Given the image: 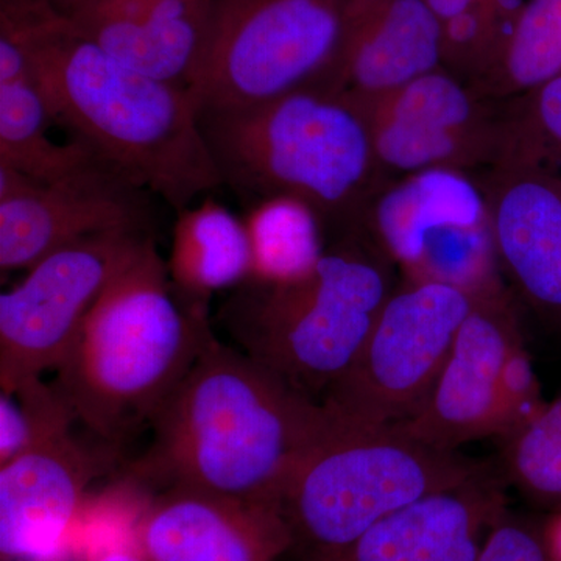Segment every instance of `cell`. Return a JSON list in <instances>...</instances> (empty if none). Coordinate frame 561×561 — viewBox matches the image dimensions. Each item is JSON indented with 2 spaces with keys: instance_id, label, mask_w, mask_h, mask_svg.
Masks as SVG:
<instances>
[{
  "instance_id": "obj_16",
  "label": "cell",
  "mask_w": 561,
  "mask_h": 561,
  "mask_svg": "<svg viewBox=\"0 0 561 561\" xmlns=\"http://www.w3.org/2000/svg\"><path fill=\"white\" fill-rule=\"evenodd\" d=\"M133 541L151 561H276L294 548L278 505L191 486L150 497Z\"/></svg>"
},
{
  "instance_id": "obj_3",
  "label": "cell",
  "mask_w": 561,
  "mask_h": 561,
  "mask_svg": "<svg viewBox=\"0 0 561 561\" xmlns=\"http://www.w3.org/2000/svg\"><path fill=\"white\" fill-rule=\"evenodd\" d=\"M214 337L208 306L181 297L149 236L103 290L51 386L99 442L122 449Z\"/></svg>"
},
{
  "instance_id": "obj_10",
  "label": "cell",
  "mask_w": 561,
  "mask_h": 561,
  "mask_svg": "<svg viewBox=\"0 0 561 561\" xmlns=\"http://www.w3.org/2000/svg\"><path fill=\"white\" fill-rule=\"evenodd\" d=\"M507 290L476 297L430 397L402 431L445 451L512 435L542 408Z\"/></svg>"
},
{
  "instance_id": "obj_6",
  "label": "cell",
  "mask_w": 561,
  "mask_h": 561,
  "mask_svg": "<svg viewBox=\"0 0 561 561\" xmlns=\"http://www.w3.org/2000/svg\"><path fill=\"white\" fill-rule=\"evenodd\" d=\"M486 474L485 463L426 445L397 424L353 427L335 421L291 476L280 512L291 549L305 561H330L387 516Z\"/></svg>"
},
{
  "instance_id": "obj_14",
  "label": "cell",
  "mask_w": 561,
  "mask_h": 561,
  "mask_svg": "<svg viewBox=\"0 0 561 561\" xmlns=\"http://www.w3.org/2000/svg\"><path fill=\"white\" fill-rule=\"evenodd\" d=\"M121 460L106 443L84 445L72 427L0 467V561H65L88 486Z\"/></svg>"
},
{
  "instance_id": "obj_20",
  "label": "cell",
  "mask_w": 561,
  "mask_h": 561,
  "mask_svg": "<svg viewBox=\"0 0 561 561\" xmlns=\"http://www.w3.org/2000/svg\"><path fill=\"white\" fill-rule=\"evenodd\" d=\"M51 125L49 106L24 50L16 39L0 33V165L41 183L111 172L80 144L54 140Z\"/></svg>"
},
{
  "instance_id": "obj_23",
  "label": "cell",
  "mask_w": 561,
  "mask_h": 561,
  "mask_svg": "<svg viewBox=\"0 0 561 561\" xmlns=\"http://www.w3.org/2000/svg\"><path fill=\"white\" fill-rule=\"evenodd\" d=\"M561 77V0H526L504 44L479 79L483 99L515 101Z\"/></svg>"
},
{
  "instance_id": "obj_31",
  "label": "cell",
  "mask_w": 561,
  "mask_h": 561,
  "mask_svg": "<svg viewBox=\"0 0 561 561\" xmlns=\"http://www.w3.org/2000/svg\"><path fill=\"white\" fill-rule=\"evenodd\" d=\"M542 535L552 561H561V513L542 527Z\"/></svg>"
},
{
  "instance_id": "obj_12",
  "label": "cell",
  "mask_w": 561,
  "mask_h": 561,
  "mask_svg": "<svg viewBox=\"0 0 561 561\" xmlns=\"http://www.w3.org/2000/svg\"><path fill=\"white\" fill-rule=\"evenodd\" d=\"M149 236L116 231L81 239L0 295V391L13 393L60 367L103 290Z\"/></svg>"
},
{
  "instance_id": "obj_18",
  "label": "cell",
  "mask_w": 561,
  "mask_h": 561,
  "mask_svg": "<svg viewBox=\"0 0 561 561\" xmlns=\"http://www.w3.org/2000/svg\"><path fill=\"white\" fill-rule=\"evenodd\" d=\"M443 68L442 21L426 0H351L323 90L362 105Z\"/></svg>"
},
{
  "instance_id": "obj_22",
  "label": "cell",
  "mask_w": 561,
  "mask_h": 561,
  "mask_svg": "<svg viewBox=\"0 0 561 561\" xmlns=\"http://www.w3.org/2000/svg\"><path fill=\"white\" fill-rule=\"evenodd\" d=\"M249 232L253 283L283 284L313 271L323 256L324 224L308 203L272 195L249 203L242 217Z\"/></svg>"
},
{
  "instance_id": "obj_19",
  "label": "cell",
  "mask_w": 561,
  "mask_h": 561,
  "mask_svg": "<svg viewBox=\"0 0 561 561\" xmlns=\"http://www.w3.org/2000/svg\"><path fill=\"white\" fill-rule=\"evenodd\" d=\"M491 478L413 502L330 561H476L486 531L505 513Z\"/></svg>"
},
{
  "instance_id": "obj_30",
  "label": "cell",
  "mask_w": 561,
  "mask_h": 561,
  "mask_svg": "<svg viewBox=\"0 0 561 561\" xmlns=\"http://www.w3.org/2000/svg\"><path fill=\"white\" fill-rule=\"evenodd\" d=\"M426 2L432 11L440 18V21H446L449 18L463 13V11L470 10L471 7H474L481 0H426Z\"/></svg>"
},
{
  "instance_id": "obj_28",
  "label": "cell",
  "mask_w": 561,
  "mask_h": 561,
  "mask_svg": "<svg viewBox=\"0 0 561 561\" xmlns=\"http://www.w3.org/2000/svg\"><path fill=\"white\" fill-rule=\"evenodd\" d=\"M31 446L27 424L13 393H0V467L27 451Z\"/></svg>"
},
{
  "instance_id": "obj_21",
  "label": "cell",
  "mask_w": 561,
  "mask_h": 561,
  "mask_svg": "<svg viewBox=\"0 0 561 561\" xmlns=\"http://www.w3.org/2000/svg\"><path fill=\"white\" fill-rule=\"evenodd\" d=\"M165 264L173 287L191 302L208 306L214 294L238 289L251 278L242 217L213 197L179 210Z\"/></svg>"
},
{
  "instance_id": "obj_11",
  "label": "cell",
  "mask_w": 561,
  "mask_h": 561,
  "mask_svg": "<svg viewBox=\"0 0 561 561\" xmlns=\"http://www.w3.org/2000/svg\"><path fill=\"white\" fill-rule=\"evenodd\" d=\"M478 94L440 68L357 106L367 121L373 149L387 179L449 168L471 172L511 157L522 127L511 102Z\"/></svg>"
},
{
  "instance_id": "obj_29",
  "label": "cell",
  "mask_w": 561,
  "mask_h": 561,
  "mask_svg": "<svg viewBox=\"0 0 561 561\" xmlns=\"http://www.w3.org/2000/svg\"><path fill=\"white\" fill-rule=\"evenodd\" d=\"M83 561H151L135 542H102L84 553Z\"/></svg>"
},
{
  "instance_id": "obj_27",
  "label": "cell",
  "mask_w": 561,
  "mask_h": 561,
  "mask_svg": "<svg viewBox=\"0 0 561 561\" xmlns=\"http://www.w3.org/2000/svg\"><path fill=\"white\" fill-rule=\"evenodd\" d=\"M476 561H552L542 529L523 519L501 516L483 538Z\"/></svg>"
},
{
  "instance_id": "obj_5",
  "label": "cell",
  "mask_w": 561,
  "mask_h": 561,
  "mask_svg": "<svg viewBox=\"0 0 561 561\" xmlns=\"http://www.w3.org/2000/svg\"><path fill=\"white\" fill-rule=\"evenodd\" d=\"M390 262L345 236L313 271L283 284L247 280L221 308L239 350L321 401L350 370L390 297Z\"/></svg>"
},
{
  "instance_id": "obj_26",
  "label": "cell",
  "mask_w": 561,
  "mask_h": 561,
  "mask_svg": "<svg viewBox=\"0 0 561 561\" xmlns=\"http://www.w3.org/2000/svg\"><path fill=\"white\" fill-rule=\"evenodd\" d=\"M511 102L527 136L561 164V77Z\"/></svg>"
},
{
  "instance_id": "obj_7",
  "label": "cell",
  "mask_w": 561,
  "mask_h": 561,
  "mask_svg": "<svg viewBox=\"0 0 561 561\" xmlns=\"http://www.w3.org/2000/svg\"><path fill=\"white\" fill-rule=\"evenodd\" d=\"M351 0H210L191 95L198 111L323 90Z\"/></svg>"
},
{
  "instance_id": "obj_13",
  "label": "cell",
  "mask_w": 561,
  "mask_h": 561,
  "mask_svg": "<svg viewBox=\"0 0 561 561\" xmlns=\"http://www.w3.org/2000/svg\"><path fill=\"white\" fill-rule=\"evenodd\" d=\"M501 272L513 291L561 332V164L523 133L482 180Z\"/></svg>"
},
{
  "instance_id": "obj_8",
  "label": "cell",
  "mask_w": 561,
  "mask_h": 561,
  "mask_svg": "<svg viewBox=\"0 0 561 561\" xmlns=\"http://www.w3.org/2000/svg\"><path fill=\"white\" fill-rule=\"evenodd\" d=\"M356 238L408 280H434L468 294L505 289L482 181L435 168L391 179L365 209Z\"/></svg>"
},
{
  "instance_id": "obj_1",
  "label": "cell",
  "mask_w": 561,
  "mask_h": 561,
  "mask_svg": "<svg viewBox=\"0 0 561 561\" xmlns=\"http://www.w3.org/2000/svg\"><path fill=\"white\" fill-rule=\"evenodd\" d=\"M0 32L24 50L54 124L122 180L175 213L224 186L190 91L114 60L51 0H0Z\"/></svg>"
},
{
  "instance_id": "obj_32",
  "label": "cell",
  "mask_w": 561,
  "mask_h": 561,
  "mask_svg": "<svg viewBox=\"0 0 561 561\" xmlns=\"http://www.w3.org/2000/svg\"><path fill=\"white\" fill-rule=\"evenodd\" d=\"M51 2H58V0H51Z\"/></svg>"
},
{
  "instance_id": "obj_24",
  "label": "cell",
  "mask_w": 561,
  "mask_h": 561,
  "mask_svg": "<svg viewBox=\"0 0 561 561\" xmlns=\"http://www.w3.org/2000/svg\"><path fill=\"white\" fill-rule=\"evenodd\" d=\"M508 474L541 501H561V394L511 435Z\"/></svg>"
},
{
  "instance_id": "obj_2",
  "label": "cell",
  "mask_w": 561,
  "mask_h": 561,
  "mask_svg": "<svg viewBox=\"0 0 561 561\" xmlns=\"http://www.w3.org/2000/svg\"><path fill=\"white\" fill-rule=\"evenodd\" d=\"M334 426L320 401L214 337L122 474L147 490L191 486L280 507L291 476Z\"/></svg>"
},
{
  "instance_id": "obj_25",
  "label": "cell",
  "mask_w": 561,
  "mask_h": 561,
  "mask_svg": "<svg viewBox=\"0 0 561 561\" xmlns=\"http://www.w3.org/2000/svg\"><path fill=\"white\" fill-rule=\"evenodd\" d=\"M512 27L502 24L486 3L442 21V62L465 83H472L496 57Z\"/></svg>"
},
{
  "instance_id": "obj_9",
  "label": "cell",
  "mask_w": 561,
  "mask_h": 561,
  "mask_svg": "<svg viewBox=\"0 0 561 561\" xmlns=\"http://www.w3.org/2000/svg\"><path fill=\"white\" fill-rule=\"evenodd\" d=\"M474 295L434 280L391 291L348 371L321 398L345 426L404 423L423 408L445 367Z\"/></svg>"
},
{
  "instance_id": "obj_17",
  "label": "cell",
  "mask_w": 561,
  "mask_h": 561,
  "mask_svg": "<svg viewBox=\"0 0 561 561\" xmlns=\"http://www.w3.org/2000/svg\"><path fill=\"white\" fill-rule=\"evenodd\" d=\"M70 24L114 60L190 91L201 65L210 0H58Z\"/></svg>"
},
{
  "instance_id": "obj_15",
  "label": "cell",
  "mask_w": 561,
  "mask_h": 561,
  "mask_svg": "<svg viewBox=\"0 0 561 561\" xmlns=\"http://www.w3.org/2000/svg\"><path fill=\"white\" fill-rule=\"evenodd\" d=\"M146 194L108 171L41 183L0 165V271H28L91 236L149 232Z\"/></svg>"
},
{
  "instance_id": "obj_4",
  "label": "cell",
  "mask_w": 561,
  "mask_h": 561,
  "mask_svg": "<svg viewBox=\"0 0 561 561\" xmlns=\"http://www.w3.org/2000/svg\"><path fill=\"white\" fill-rule=\"evenodd\" d=\"M224 186L254 202L289 195L324 227L356 236L389 181L362 111L342 95L300 90L251 105L198 111Z\"/></svg>"
}]
</instances>
